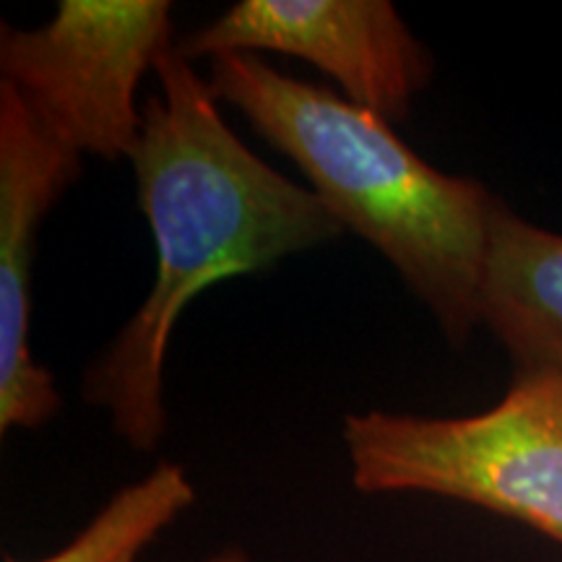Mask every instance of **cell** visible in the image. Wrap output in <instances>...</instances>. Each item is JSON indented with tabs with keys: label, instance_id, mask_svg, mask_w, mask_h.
<instances>
[{
	"label": "cell",
	"instance_id": "6da1fadb",
	"mask_svg": "<svg viewBox=\"0 0 562 562\" xmlns=\"http://www.w3.org/2000/svg\"><path fill=\"white\" fill-rule=\"evenodd\" d=\"M154 70L159 94L144 104L131 161L157 245V277L144 305L83 375V398L108 409L112 430L140 453L165 435V357L188 302L344 229L311 188L284 178L237 138L209 79L178 45L159 55Z\"/></svg>",
	"mask_w": 562,
	"mask_h": 562
},
{
	"label": "cell",
	"instance_id": "7a4b0ae2",
	"mask_svg": "<svg viewBox=\"0 0 562 562\" xmlns=\"http://www.w3.org/2000/svg\"><path fill=\"white\" fill-rule=\"evenodd\" d=\"M211 89L300 167L344 229L375 245L461 347L480 315L495 195L427 165L375 112L290 79L261 55L211 60Z\"/></svg>",
	"mask_w": 562,
	"mask_h": 562
},
{
	"label": "cell",
	"instance_id": "3957f363",
	"mask_svg": "<svg viewBox=\"0 0 562 562\" xmlns=\"http://www.w3.org/2000/svg\"><path fill=\"white\" fill-rule=\"evenodd\" d=\"M351 482L364 495L427 492L516 518L562 544V378L516 375L472 417L347 414Z\"/></svg>",
	"mask_w": 562,
	"mask_h": 562
},
{
	"label": "cell",
	"instance_id": "277c9868",
	"mask_svg": "<svg viewBox=\"0 0 562 562\" xmlns=\"http://www.w3.org/2000/svg\"><path fill=\"white\" fill-rule=\"evenodd\" d=\"M167 0H60L40 30H0V74L70 149L123 159L136 149L138 83L172 47Z\"/></svg>",
	"mask_w": 562,
	"mask_h": 562
},
{
	"label": "cell",
	"instance_id": "5b68a950",
	"mask_svg": "<svg viewBox=\"0 0 562 562\" xmlns=\"http://www.w3.org/2000/svg\"><path fill=\"white\" fill-rule=\"evenodd\" d=\"M188 60L281 53L334 76L357 108L404 121L432 76L430 53L389 0H240L203 30L186 34Z\"/></svg>",
	"mask_w": 562,
	"mask_h": 562
},
{
	"label": "cell",
	"instance_id": "8992f818",
	"mask_svg": "<svg viewBox=\"0 0 562 562\" xmlns=\"http://www.w3.org/2000/svg\"><path fill=\"white\" fill-rule=\"evenodd\" d=\"M79 172L81 154L0 81V432L37 430L60 409L30 349L32 269L40 224Z\"/></svg>",
	"mask_w": 562,
	"mask_h": 562
},
{
	"label": "cell",
	"instance_id": "52a82bcc",
	"mask_svg": "<svg viewBox=\"0 0 562 562\" xmlns=\"http://www.w3.org/2000/svg\"><path fill=\"white\" fill-rule=\"evenodd\" d=\"M480 315L516 375L562 378V235L521 220L501 199L490 216Z\"/></svg>",
	"mask_w": 562,
	"mask_h": 562
},
{
	"label": "cell",
	"instance_id": "ba28073f",
	"mask_svg": "<svg viewBox=\"0 0 562 562\" xmlns=\"http://www.w3.org/2000/svg\"><path fill=\"white\" fill-rule=\"evenodd\" d=\"M195 503V487L180 463L161 461L128 484L63 550L32 562H136L175 518ZM5 562H21L5 558Z\"/></svg>",
	"mask_w": 562,
	"mask_h": 562
},
{
	"label": "cell",
	"instance_id": "9c48e42d",
	"mask_svg": "<svg viewBox=\"0 0 562 562\" xmlns=\"http://www.w3.org/2000/svg\"><path fill=\"white\" fill-rule=\"evenodd\" d=\"M206 562H250V558L240 550V547H229V550L211 554Z\"/></svg>",
	"mask_w": 562,
	"mask_h": 562
}]
</instances>
